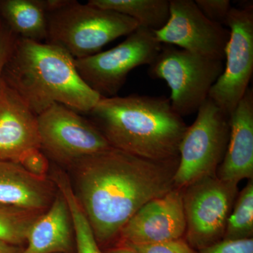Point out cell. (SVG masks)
I'll list each match as a JSON object with an SVG mask.
<instances>
[{
    "label": "cell",
    "instance_id": "cell-20",
    "mask_svg": "<svg viewBox=\"0 0 253 253\" xmlns=\"http://www.w3.org/2000/svg\"><path fill=\"white\" fill-rule=\"evenodd\" d=\"M253 236V179L238 194L228 218L222 240L251 239Z\"/></svg>",
    "mask_w": 253,
    "mask_h": 253
},
{
    "label": "cell",
    "instance_id": "cell-18",
    "mask_svg": "<svg viewBox=\"0 0 253 253\" xmlns=\"http://www.w3.org/2000/svg\"><path fill=\"white\" fill-rule=\"evenodd\" d=\"M89 4L132 18L139 27L159 31L169 16V0H90Z\"/></svg>",
    "mask_w": 253,
    "mask_h": 253
},
{
    "label": "cell",
    "instance_id": "cell-22",
    "mask_svg": "<svg viewBox=\"0 0 253 253\" xmlns=\"http://www.w3.org/2000/svg\"><path fill=\"white\" fill-rule=\"evenodd\" d=\"M123 245L136 253H198L183 239L151 244Z\"/></svg>",
    "mask_w": 253,
    "mask_h": 253
},
{
    "label": "cell",
    "instance_id": "cell-3",
    "mask_svg": "<svg viewBox=\"0 0 253 253\" xmlns=\"http://www.w3.org/2000/svg\"><path fill=\"white\" fill-rule=\"evenodd\" d=\"M1 78L37 116L54 104L89 113L102 98L83 81L72 56L49 42L18 38Z\"/></svg>",
    "mask_w": 253,
    "mask_h": 253
},
{
    "label": "cell",
    "instance_id": "cell-10",
    "mask_svg": "<svg viewBox=\"0 0 253 253\" xmlns=\"http://www.w3.org/2000/svg\"><path fill=\"white\" fill-rule=\"evenodd\" d=\"M38 125L41 149L71 167L111 147L94 123L62 104H53L38 115Z\"/></svg>",
    "mask_w": 253,
    "mask_h": 253
},
{
    "label": "cell",
    "instance_id": "cell-2",
    "mask_svg": "<svg viewBox=\"0 0 253 253\" xmlns=\"http://www.w3.org/2000/svg\"><path fill=\"white\" fill-rule=\"evenodd\" d=\"M88 114L114 149L151 161L179 158L188 126L169 98L138 94L101 98Z\"/></svg>",
    "mask_w": 253,
    "mask_h": 253
},
{
    "label": "cell",
    "instance_id": "cell-1",
    "mask_svg": "<svg viewBox=\"0 0 253 253\" xmlns=\"http://www.w3.org/2000/svg\"><path fill=\"white\" fill-rule=\"evenodd\" d=\"M178 162L179 158L151 161L111 147L73 165L75 194L98 244L119 238L141 208L175 188Z\"/></svg>",
    "mask_w": 253,
    "mask_h": 253
},
{
    "label": "cell",
    "instance_id": "cell-13",
    "mask_svg": "<svg viewBox=\"0 0 253 253\" xmlns=\"http://www.w3.org/2000/svg\"><path fill=\"white\" fill-rule=\"evenodd\" d=\"M41 149L38 116L1 78L0 81V161L18 160Z\"/></svg>",
    "mask_w": 253,
    "mask_h": 253
},
{
    "label": "cell",
    "instance_id": "cell-15",
    "mask_svg": "<svg viewBox=\"0 0 253 253\" xmlns=\"http://www.w3.org/2000/svg\"><path fill=\"white\" fill-rule=\"evenodd\" d=\"M55 184L33 175L18 163L0 161V204L44 212L54 201Z\"/></svg>",
    "mask_w": 253,
    "mask_h": 253
},
{
    "label": "cell",
    "instance_id": "cell-11",
    "mask_svg": "<svg viewBox=\"0 0 253 253\" xmlns=\"http://www.w3.org/2000/svg\"><path fill=\"white\" fill-rule=\"evenodd\" d=\"M154 33L162 44L223 61L230 34L228 28L208 19L194 0H169V19Z\"/></svg>",
    "mask_w": 253,
    "mask_h": 253
},
{
    "label": "cell",
    "instance_id": "cell-9",
    "mask_svg": "<svg viewBox=\"0 0 253 253\" xmlns=\"http://www.w3.org/2000/svg\"><path fill=\"white\" fill-rule=\"evenodd\" d=\"M229 38L224 71L211 88L208 99L228 116L249 88L253 73V4L232 7L225 25Z\"/></svg>",
    "mask_w": 253,
    "mask_h": 253
},
{
    "label": "cell",
    "instance_id": "cell-5",
    "mask_svg": "<svg viewBox=\"0 0 253 253\" xmlns=\"http://www.w3.org/2000/svg\"><path fill=\"white\" fill-rule=\"evenodd\" d=\"M223 60L163 44L149 66L150 77L163 80L171 91V106L181 118L198 112L224 71Z\"/></svg>",
    "mask_w": 253,
    "mask_h": 253
},
{
    "label": "cell",
    "instance_id": "cell-8",
    "mask_svg": "<svg viewBox=\"0 0 253 253\" xmlns=\"http://www.w3.org/2000/svg\"><path fill=\"white\" fill-rule=\"evenodd\" d=\"M186 241L202 250L221 241L238 194V184L204 176L181 189Z\"/></svg>",
    "mask_w": 253,
    "mask_h": 253
},
{
    "label": "cell",
    "instance_id": "cell-23",
    "mask_svg": "<svg viewBox=\"0 0 253 253\" xmlns=\"http://www.w3.org/2000/svg\"><path fill=\"white\" fill-rule=\"evenodd\" d=\"M200 11L210 21L225 25L232 6L229 0H195Z\"/></svg>",
    "mask_w": 253,
    "mask_h": 253
},
{
    "label": "cell",
    "instance_id": "cell-14",
    "mask_svg": "<svg viewBox=\"0 0 253 253\" xmlns=\"http://www.w3.org/2000/svg\"><path fill=\"white\" fill-rule=\"evenodd\" d=\"M229 142L216 175L221 180L239 183L253 179V91L249 87L229 115Z\"/></svg>",
    "mask_w": 253,
    "mask_h": 253
},
{
    "label": "cell",
    "instance_id": "cell-16",
    "mask_svg": "<svg viewBox=\"0 0 253 253\" xmlns=\"http://www.w3.org/2000/svg\"><path fill=\"white\" fill-rule=\"evenodd\" d=\"M72 218L67 202L58 190L52 204L28 231L22 253H71L73 247Z\"/></svg>",
    "mask_w": 253,
    "mask_h": 253
},
{
    "label": "cell",
    "instance_id": "cell-21",
    "mask_svg": "<svg viewBox=\"0 0 253 253\" xmlns=\"http://www.w3.org/2000/svg\"><path fill=\"white\" fill-rule=\"evenodd\" d=\"M44 212L0 204V240L21 246L33 223Z\"/></svg>",
    "mask_w": 253,
    "mask_h": 253
},
{
    "label": "cell",
    "instance_id": "cell-27",
    "mask_svg": "<svg viewBox=\"0 0 253 253\" xmlns=\"http://www.w3.org/2000/svg\"><path fill=\"white\" fill-rule=\"evenodd\" d=\"M23 250L21 246L0 240V253H22Z\"/></svg>",
    "mask_w": 253,
    "mask_h": 253
},
{
    "label": "cell",
    "instance_id": "cell-19",
    "mask_svg": "<svg viewBox=\"0 0 253 253\" xmlns=\"http://www.w3.org/2000/svg\"><path fill=\"white\" fill-rule=\"evenodd\" d=\"M53 180L58 190L67 202L74 229L75 242L77 253H104L95 239L89 221L78 202L75 191L65 174L56 172Z\"/></svg>",
    "mask_w": 253,
    "mask_h": 253
},
{
    "label": "cell",
    "instance_id": "cell-26",
    "mask_svg": "<svg viewBox=\"0 0 253 253\" xmlns=\"http://www.w3.org/2000/svg\"><path fill=\"white\" fill-rule=\"evenodd\" d=\"M18 37L0 18V81L3 70L11 54Z\"/></svg>",
    "mask_w": 253,
    "mask_h": 253
},
{
    "label": "cell",
    "instance_id": "cell-24",
    "mask_svg": "<svg viewBox=\"0 0 253 253\" xmlns=\"http://www.w3.org/2000/svg\"><path fill=\"white\" fill-rule=\"evenodd\" d=\"M17 163L33 175L47 178L49 161L41 149L29 150L20 157Z\"/></svg>",
    "mask_w": 253,
    "mask_h": 253
},
{
    "label": "cell",
    "instance_id": "cell-4",
    "mask_svg": "<svg viewBox=\"0 0 253 253\" xmlns=\"http://www.w3.org/2000/svg\"><path fill=\"white\" fill-rule=\"evenodd\" d=\"M47 21L46 42L59 46L74 59L98 54L111 42L139 27L128 16L74 0H63L47 12Z\"/></svg>",
    "mask_w": 253,
    "mask_h": 253
},
{
    "label": "cell",
    "instance_id": "cell-12",
    "mask_svg": "<svg viewBox=\"0 0 253 253\" xmlns=\"http://www.w3.org/2000/svg\"><path fill=\"white\" fill-rule=\"evenodd\" d=\"M185 232L182 190L174 188L141 208L123 227L119 243L156 244L182 239Z\"/></svg>",
    "mask_w": 253,
    "mask_h": 253
},
{
    "label": "cell",
    "instance_id": "cell-25",
    "mask_svg": "<svg viewBox=\"0 0 253 253\" xmlns=\"http://www.w3.org/2000/svg\"><path fill=\"white\" fill-rule=\"evenodd\" d=\"M198 253H253V239L221 240Z\"/></svg>",
    "mask_w": 253,
    "mask_h": 253
},
{
    "label": "cell",
    "instance_id": "cell-17",
    "mask_svg": "<svg viewBox=\"0 0 253 253\" xmlns=\"http://www.w3.org/2000/svg\"><path fill=\"white\" fill-rule=\"evenodd\" d=\"M0 18L18 38L38 42L47 41L44 0H0Z\"/></svg>",
    "mask_w": 253,
    "mask_h": 253
},
{
    "label": "cell",
    "instance_id": "cell-28",
    "mask_svg": "<svg viewBox=\"0 0 253 253\" xmlns=\"http://www.w3.org/2000/svg\"><path fill=\"white\" fill-rule=\"evenodd\" d=\"M104 253H136L132 250L122 244H118L113 247L109 248Z\"/></svg>",
    "mask_w": 253,
    "mask_h": 253
},
{
    "label": "cell",
    "instance_id": "cell-6",
    "mask_svg": "<svg viewBox=\"0 0 253 253\" xmlns=\"http://www.w3.org/2000/svg\"><path fill=\"white\" fill-rule=\"evenodd\" d=\"M188 126L179 145L174 176L176 189H183L204 176L216 174L229 142V116L208 99Z\"/></svg>",
    "mask_w": 253,
    "mask_h": 253
},
{
    "label": "cell",
    "instance_id": "cell-7",
    "mask_svg": "<svg viewBox=\"0 0 253 253\" xmlns=\"http://www.w3.org/2000/svg\"><path fill=\"white\" fill-rule=\"evenodd\" d=\"M163 44L154 33L139 27L121 44L83 59H74L83 81L102 98L117 96L132 70L150 65L156 59Z\"/></svg>",
    "mask_w": 253,
    "mask_h": 253
}]
</instances>
